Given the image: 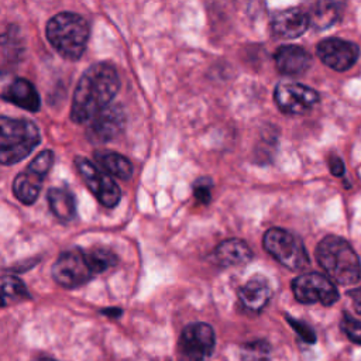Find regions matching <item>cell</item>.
Segmentation results:
<instances>
[{"instance_id": "obj_27", "label": "cell", "mask_w": 361, "mask_h": 361, "mask_svg": "<svg viewBox=\"0 0 361 361\" xmlns=\"http://www.w3.org/2000/svg\"><path fill=\"white\" fill-rule=\"evenodd\" d=\"M193 195L197 202L207 204L212 199V180L209 178H199L193 185Z\"/></svg>"}, {"instance_id": "obj_26", "label": "cell", "mask_w": 361, "mask_h": 361, "mask_svg": "<svg viewBox=\"0 0 361 361\" xmlns=\"http://www.w3.org/2000/svg\"><path fill=\"white\" fill-rule=\"evenodd\" d=\"M286 322L290 324V327L298 333V336L307 344H313L316 341V334L313 331V329L306 324L302 320H296L292 316H286Z\"/></svg>"}, {"instance_id": "obj_17", "label": "cell", "mask_w": 361, "mask_h": 361, "mask_svg": "<svg viewBox=\"0 0 361 361\" xmlns=\"http://www.w3.org/2000/svg\"><path fill=\"white\" fill-rule=\"evenodd\" d=\"M1 97L24 110L28 111H38L41 106V99L39 94L35 89V86L24 79V78H17L14 79L7 89L3 92Z\"/></svg>"}, {"instance_id": "obj_21", "label": "cell", "mask_w": 361, "mask_h": 361, "mask_svg": "<svg viewBox=\"0 0 361 361\" xmlns=\"http://www.w3.org/2000/svg\"><path fill=\"white\" fill-rule=\"evenodd\" d=\"M341 11L343 3L317 1L307 13L309 25H313L317 30H326L338 21V18L341 17Z\"/></svg>"}, {"instance_id": "obj_15", "label": "cell", "mask_w": 361, "mask_h": 361, "mask_svg": "<svg viewBox=\"0 0 361 361\" xmlns=\"http://www.w3.org/2000/svg\"><path fill=\"white\" fill-rule=\"evenodd\" d=\"M272 296V288L268 282L261 275H255L250 278L244 286L240 288L238 290V299L241 305L251 312H259L262 310L269 299Z\"/></svg>"}, {"instance_id": "obj_31", "label": "cell", "mask_w": 361, "mask_h": 361, "mask_svg": "<svg viewBox=\"0 0 361 361\" xmlns=\"http://www.w3.org/2000/svg\"><path fill=\"white\" fill-rule=\"evenodd\" d=\"M6 296H4V293H3V290H1V288H0V306H4L6 305V299H4Z\"/></svg>"}, {"instance_id": "obj_25", "label": "cell", "mask_w": 361, "mask_h": 361, "mask_svg": "<svg viewBox=\"0 0 361 361\" xmlns=\"http://www.w3.org/2000/svg\"><path fill=\"white\" fill-rule=\"evenodd\" d=\"M341 330L355 344H361V323L344 313L341 319Z\"/></svg>"}, {"instance_id": "obj_24", "label": "cell", "mask_w": 361, "mask_h": 361, "mask_svg": "<svg viewBox=\"0 0 361 361\" xmlns=\"http://www.w3.org/2000/svg\"><path fill=\"white\" fill-rule=\"evenodd\" d=\"M1 290L4 293V296H10V298H17V299H23V298H30L28 290L25 288V285L16 276H4L3 282H1Z\"/></svg>"}, {"instance_id": "obj_16", "label": "cell", "mask_w": 361, "mask_h": 361, "mask_svg": "<svg viewBox=\"0 0 361 361\" xmlns=\"http://www.w3.org/2000/svg\"><path fill=\"white\" fill-rule=\"evenodd\" d=\"M47 175L27 165L25 171L20 172L13 180V193L24 204H32L42 189V182Z\"/></svg>"}, {"instance_id": "obj_3", "label": "cell", "mask_w": 361, "mask_h": 361, "mask_svg": "<svg viewBox=\"0 0 361 361\" xmlns=\"http://www.w3.org/2000/svg\"><path fill=\"white\" fill-rule=\"evenodd\" d=\"M45 35L52 48L65 59H79L87 45L90 30L87 21L71 11L58 13L49 18Z\"/></svg>"}, {"instance_id": "obj_1", "label": "cell", "mask_w": 361, "mask_h": 361, "mask_svg": "<svg viewBox=\"0 0 361 361\" xmlns=\"http://www.w3.org/2000/svg\"><path fill=\"white\" fill-rule=\"evenodd\" d=\"M118 89L120 78L111 63L97 62L89 66L75 87L71 120L78 124L90 121L110 104Z\"/></svg>"}, {"instance_id": "obj_13", "label": "cell", "mask_w": 361, "mask_h": 361, "mask_svg": "<svg viewBox=\"0 0 361 361\" xmlns=\"http://www.w3.org/2000/svg\"><path fill=\"white\" fill-rule=\"evenodd\" d=\"M309 27L307 13L298 7L281 10L274 14L271 20V28L279 38H298Z\"/></svg>"}, {"instance_id": "obj_5", "label": "cell", "mask_w": 361, "mask_h": 361, "mask_svg": "<svg viewBox=\"0 0 361 361\" xmlns=\"http://www.w3.org/2000/svg\"><path fill=\"white\" fill-rule=\"evenodd\" d=\"M262 244L268 254L290 271H302L310 264L303 241L283 228H268L264 234Z\"/></svg>"}, {"instance_id": "obj_4", "label": "cell", "mask_w": 361, "mask_h": 361, "mask_svg": "<svg viewBox=\"0 0 361 361\" xmlns=\"http://www.w3.org/2000/svg\"><path fill=\"white\" fill-rule=\"evenodd\" d=\"M41 134L34 121L0 116V164L14 165L39 144Z\"/></svg>"}, {"instance_id": "obj_22", "label": "cell", "mask_w": 361, "mask_h": 361, "mask_svg": "<svg viewBox=\"0 0 361 361\" xmlns=\"http://www.w3.org/2000/svg\"><path fill=\"white\" fill-rule=\"evenodd\" d=\"M86 251H87L90 265H92L96 275L107 271L109 268L116 267L117 262H118L117 255L113 251L107 250V248L97 247V248H90V250H86Z\"/></svg>"}, {"instance_id": "obj_18", "label": "cell", "mask_w": 361, "mask_h": 361, "mask_svg": "<svg viewBox=\"0 0 361 361\" xmlns=\"http://www.w3.org/2000/svg\"><path fill=\"white\" fill-rule=\"evenodd\" d=\"M214 258L221 267H233L247 264L252 258V252L247 243L238 238L221 241L214 250Z\"/></svg>"}, {"instance_id": "obj_30", "label": "cell", "mask_w": 361, "mask_h": 361, "mask_svg": "<svg viewBox=\"0 0 361 361\" xmlns=\"http://www.w3.org/2000/svg\"><path fill=\"white\" fill-rule=\"evenodd\" d=\"M102 313L106 316H110V317H118L121 314V310L117 307H110V309H103Z\"/></svg>"}, {"instance_id": "obj_6", "label": "cell", "mask_w": 361, "mask_h": 361, "mask_svg": "<svg viewBox=\"0 0 361 361\" xmlns=\"http://www.w3.org/2000/svg\"><path fill=\"white\" fill-rule=\"evenodd\" d=\"M51 272L54 281L68 289L85 285L96 275L90 265L87 251L78 247L61 252Z\"/></svg>"}, {"instance_id": "obj_29", "label": "cell", "mask_w": 361, "mask_h": 361, "mask_svg": "<svg viewBox=\"0 0 361 361\" xmlns=\"http://www.w3.org/2000/svg\"><path fill=\"white\" fill-rule=\"evenodd\" d=\"M348 296L351 299V303L355 309V312L361 316V288H357V289H353L348 292Z\"/></svg>"}, {"instance_id": "obj_2", "label": "cell", "mask_w": 361, "mask_h": 361, "mask_svg": "<svg viewBox=\"0 0 361 361\" xmlns=\"http://www.w3.org/2000/svg\"><path fill=\"white\" fill-rule=\"evenodd\" d=\"M317 264L331 282L355 283L361 276V262L353 247L341 237L327 235L316 247Z\"/></svg>"}, {"instance_id": "obj_11", "label": "cell", "mask_w": 361, "mask_h": 361, "mask_svg": "<svg viewBox=\"0 0 361 361\" xmlns=\"http://www.w3.org/2000/svg\"><path fill=\"white\" fill-rule=\"evenodd\" d=\"M316 54L324 65L341 72L350 69L357 62L360 48L351 41L330 37L317 44Z\"/></svg>"}, {"instance_id": "obj_12", "label": "cell", "mask_w": 361, "mask_h": 361, "mask_svg": "<svg viewBox=\"0 0 361 361\" xmlns=\"http://www.w3.org/2000/svg\"><path fill=\"white\" fill-rule=\"evenodd\" d=\"M126 116L120 104H109L99 111L87 126V138L93 142H107L124 128Z\"/></svg>"}, {"instance_id": "obj_7", "label": "cell", "mask_w": 361, "mask_h": 361, "mask_svg": "<svg viewBox=\"0 0 361 361\" xmlns=\"http://www.w3.org/2000/svg\"><path fill=\"white\" fill-rule=\"evenodd\" d=\"M75 166L87 189L102 206L109 209L117 206L121 199V190L110 175H107L103 169H99L85 157H76Z\"/></svg>"}, {"instance_id": "obj_19", "label": "cell", "mask_w": 361, "mask_h": 361, "mask_svg": "<svg viewBox=\"0 0 361 361\" xmlns=\"http://www.w3.org/2000/svg\"><path fill=\"white\" fill-rule=\"evenodd\" d=\"M47 200L51 212L61 220L68 221L76 216V200L66 188H51L47 192Z\"/></svg>"}, {"instance_id": "obj_9", "label": "cell", "mask_w": 361, "mask_h": 361, "mask_svg": "<svg viewBox=\"0 0 361 361\" xmlns=\"http://www.w3.org/2000/svg\"><path fill=\"white\" fill-rule=\"evenodd\" d=\"M274 99L285 114H306L319 102V93L299 82L282 80L275 86Z\"/></svg>"}, {"instance_id": "obj_10", "label": "cell", "mask_w": 361, "mask_h": 361, "mask_svg": "<svg viewBox=\"0 0 361 361\" xmlns=\"http://www.w3.org/2000/svg\"><path fill=\"white\" fill-rule=\"evenodd\" d=\"M214 348V331L206 323L188 324L179 337V351L188 361H204Z\"/></svg>"}, {"instance_id": "obj_14", "label": "cell", "mask_w": 361, "mask_h": 361, "mask_svg": "<svg viewBox=\"0 0 361 361\" xmlns=\"http://www.w3.org/2000/svg\"><path fill=\"white\" fill-rule=\"evenodd\" d=\"M274 59L278 71L290 76L306 72L312 63V56L309 52L299 45L279 47L274 55Z\"/></svg>"}, {"instance_id": "obj_20", "label": "cell", "mask_w": 361, "mask_h": 361, "mask_svg": "<svg viewBox=\"0 0 361 361\" xmlns=\"http://www.w3.org/2000/svg\"><path fill=\"white\" fill-rule=\"evenodd\" d=\"M97 164L103 171L121 180H128L133 176V164L121 154L113 151H97L94 154Z\"/></svg>"}, {"instance_id": "obj_32", "label": "cell", "mask_w": 361, "mask_h": 361, "mask_svg": "<svg viewBox=\"0 0 361 361\" xmlns=\"http://www.w3.org/2000/svg\"><path fill=\"white\" fill-rule=\"evenodd\" d=\"M34 361H55L54 358H49V357H39V358H37V360H34Z\"/></svg>"}, {"instance_id": "obj_23", "label": "cell", "mask_w": 361, "mask_h": 361, "mask_svg": "<svg viewBox=\"0 0 361 361\" xmlns=\"http://www.w3.org/2000/svg\"><path fill=\"white\" fill-rule=\"evenodd\" d=\"M240 354L244 361H269L271 345L265 340H254L243 344Z\"/></svg>"}, {"instance_id": "obj_8", "label": "cell", "mask_w": 361, "mask_h": 361, "mask_svg": "<svg viewBox=\"0 0 361 361\" xmlns=\"http://www.w3.org/2000/svg\"><path fill=\"white\" fill-rule=\"evenodd\" d=\"M292 290L298 302L305 305L322 303L331 306L338 300L336 285L323 274L305 272L292 281Z\"/></svg>"}, {"instance_id": "obj_28", "label": "cell", "mask_w": 361, "mask_h": 361, "mask_svg": "<svg viewBox=\"0 0 361 361\" xmlns=\"http://www.w3.org/2000/svg\"><path fill=\"white\" fill-rule=\"evenodd\" d=\"M329 168H330V172L334 175V176H341L345 171V166H344V162L341 161V158L333 155L329 158Z\"/></svg>"}]
</instances>
